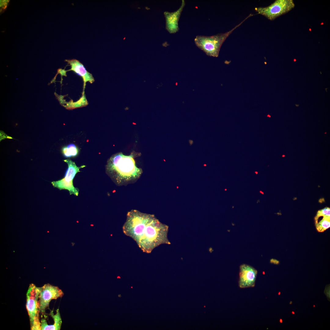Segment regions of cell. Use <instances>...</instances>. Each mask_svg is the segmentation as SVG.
Instances as JSON below:
<instances>
[{"mask_svg":"<svg viewBox=\"0 0 330 330\" xmlns=\"http://www.w3.org/2000/svg\"><path fill=\"white\" fill-rule=\"evenodd\" d=\"M323 218L319 222L315 223L317 230L319 232H324L330 227V216H322Z\"/></svg>","mask_w":330,"mask_h":330,"instance_id":"12","label":"cell"},{"mask_svg":"<svg viewBox=\"0 0 330 330\" xmlns=\"http://www.w3.org/2000/svg\"><path fill=\"white\" fill-rule=\"evenodd\" d=\"M283 156V157H284V156H284V155H283V156Z\"/></svg>","mask_w":330,"mask_h":330,"instance_id":"23","label":"cell"},{"mask_svg":"<svg viewBox=\"0 0 330 330\" xmlns=\"http://www.w3.org/2000/svg\"><path fill=\"white\" fill-rule=\"evenodd\" d=\"M292 314H295V312H294L293 311H292Z\"/></svg>","mask_w":330,"mask_h":330,"instance_id":"20","label":"cell"},{"mask_svg":"<svg viewBox=\"0 0 330 330\" xmlns=\"http://www.w3.org/2000/svg\"><path fill=\"white\" fill-rule=\"evenodd\" d=\"M134 153L128 155L119 152L112 155L105 165L106 174L118 186L126 185L135 182L143 171L136 165Z\"/></svg>","mask_w":330,"mask_h":330,"instance_id":"2","label":"cell"},{"mask_svg":"<svg viewBox=\"0 0 330 330\" xmlns=\"http://www.w3.org/2000/svg\"><path fill=\"white\" fill-rule=\"evenodd\" d=\"M67 163L68 168L66 172L65 176L62 179L56 181H53L51 183L54 187L60 190L67 189L69 192L70 194H74L78 196L79 189L75 188L73 185V179L76 174L80 172L79 169L85 167V165L80 167H77L75 162L70 159L64 160Z\"/></svg>","mask_w":330,"mask_h":330,"instance_id":"6","label":"cell"},{"mask_svg":"<svg viewBox=\"0 0 330 330\" xmlns=\"http://www.w3.org/2000/svg\"><path fill=\"white\" fill-rule=\"evenodd\" d=\"M189 143L190 144V145H192V144L193 143V141L192 140H189Z\"/></svg>","mask_w":330,"mask_h":330,"instance_id":"17","label":"cell"},{"mask_svg":"<svg viewBox=\"0 0 330 330\" xmlns=\"http://www.w3.org/2000/svg\"><path fill=\"white\" fill-rule=\"evenodd\" d=\"M62 152L65 157H69L76 156L78 153V150L75 145L71 144L63 148Z\"/></svg>","mask_w":330,"mask_h":330,"instance_id":"13","label":"cell"},{"mask_svg":"<svg viewBox=\"0 0 330 330\" xmlns=\"http://www.w3.org/2000/svg\"><path fill=\"white\" fill-rule=\"evenodd\" d=\"M123 230L145 252L150 253L160 244L170 243L167 237V226L160 222L154 215L137 210L127 213Z\"/></svg>","mask_w":330,"mask_h":330,"instance_id":"1","label":"cell"},{"mask_svg":"<svg viewBox=\"0 0 330 330\" xmlns=\"http://www.w3.org/2000/svg\"><path fill=\"white\" fill-rule=\"evenodd\" d=\"M257 271L252 266L243 264L240 267L238 285L240 288L254 287Z\"/></svg>","mask_w":330,"mask_h":330,"instance_id":"8","label":"cell"},{"mask_svg":"<svg viewBox=\"0 0 330 330\" xmlns=\"http://www.w3.org/2000/svg\"><path fill=\"white\" fill-rule=\"evenodd\" d=\"M65 61L71 67L68 71H72L82 78L84 82L83 93L84 92L86 82H88L92 84L95 81L92 75L86 71L83 65L78 60L72 59L65 60Z\"/></svg>","mask_w":330,"mask_h":330,"instance_id":"10","label":"cell"},{"mask_svg":"<svg viewBox=\"0 0 330 330\" xmlns=\"http://www.w3.org/2000/svg\"><path fill=\"white\" fill-rule=\"evenodd\" d=\"M185 5V1L182 0L181 5L177 10L171 13L167 11L164 12L166 19V29L170 33H175L179 31L178 21Z\"/></svg>","mask_w":330,"mask_h":330,"instance_id":"9","label":"cell"},{"mask_svg":"<svg viewBox=\"0 0 330 330\" xmlns=\"http://www.w3.org/2000/svg\"><path fill=\"white\" fill-rule=\"evenodd\" d=\"M280 292H279V293H278V295H280Z\"/></svg>","mask_w":330,"mask_h":330,"instance_id":"21","label":"cell"},{"mask_svg":"<svg viewBox=\"0 0 330 330\" xmlns=\"http://www.w3.org/2000/svg\"><path fill=\"white\" fill-rule=\"evenodd\" d=\"M280 323H281L283 321H282V319H280Z\"/></svg>","mask_w":330,"mask_h":330,"instance_id":"18","label":"cell"},{"mask_svg":"<svg viewBox=\"0 0 330 330\" xmlns=\"http://www.w3.org/2000/svg\"><path fill=\"white\" fill-rule=\"evenodd\" d=\"M324 216H330V208L326 207L322 209L319 210L314 218V219H317L320 217Z\"/></svg>","mask_w":330,"mask_h":330,"instance_id":"14","label":"cell"},{"mask_svg":"<svg viewBox=\"0 0 330 330\" xmlns=\"http://www.w3.org/2000/svg\"><path fill=\"white\" fill-rule=\"evenodd\" d=\"M0 1H1V2H0L1 7L2 8H3V9H4V8H6V6H7V3L9 2L8 1H6V0L1 1V0Z\"/></svg>","mask_w":330,"mask_h":330,"instance_id":"15","label":"cell"},{"mask_svg":"<svg viewBox=\"0 0 330 330\" xmlns=\"http://www.w3.org/2000/svg\"><path fill=\"white\" fill-rule=\"evenodd\" d=\"M292 301H290V302H289V304H292Z\"/></svg>","mask_w":330,"mask_h":330,"instance_id":"19","label":"cell"},{"mask_svg":"<svg viewBox=\"0 0 330 330\" xmlns=\"http://www.w3.org/2000/svg\"><path fill=\"white\" fill-rule=\"evenodd\" d=\"M271 263H274L275 264H277L279 263V262L276 260L272 259L270 261Z\"/></svg>","mask_w":330,"mask_h":330,"instance_id":"16","label":"cell"},{"mask_svg":"<svg viewBox=\"0 0 330 330\" xmlns=\"http://www.w3.org/2000/svg\"><path fill=\"white\" fill-rule=\"evenodd\" d=\"M295 6L293 0H276L269 6L255 8V9L258 14L273 20L288 13Z\"/></svg>","mask_w":330,"mask_h":330,"instance_id":"5","label":"cell"},{"mask_svg":"<svg viewBox=\"0 0 330 330\" xmlns=\"http://www.w3.org/2000/svg\"><path fill=\"white\" fill-rule=\"evenodd\" d=\"M315 307V305H314V306H313V307Z\"/></svg>","mask_w":330,"mask_h":330,"instance_id":"22","label":"cell"},{"mask_svg":"<svg viewBox=\"0 0 330 330\" xmlns=\"http://www.w3.org/2000/svg\"><path fill=\"white\" fill-rule=\"evenodd\" d=\"M252 16L251 14H250L240 23L226 33L210 36L197 35L194 39L196 46L207 55L214 57H218L221 46L226 39L235 29Z\"/></svg>","mask_w":330,"mask_h":330,"instance_id":"3","label":"cell"},{"mask_svg":"<svg viewBox=\"0 0 330 330\" xmlns=\"http://www.w3.org/2000/svg\"><path fill=\"white\" fill-rule=\"evenodd\" d=\"M50 315L54 321V323L48 325L45 319L42 318L41 321V330H60L62 323L61 317L59 309L56 310V313L54 314L53 310H50Z\"/></svg>","mask_w":330,"mask_h":330,"instance_id":"11","label":"cell"},{"mask_svg":"<svg viewBox=\"0 0 330 330\" xmlns=\"http://www.w3.org/2000/svg\"><path fill=\"white\" fill-rule=\"evenodd\" d=\"M39 291L40 287L31 284L29 285L26 293V307L31 330H41L39 303Z\"/></svg>","mask_w":330,"mask_h":330,"instance_id":"4","label":"cell"},{"mask_svg":"<svg viewBox=\"0 0 330 330\" xmlns=\"http://www.w3.org/2000/svg\"><path fill=\"white\" fill-rule=\"evenodd\" d=\"M64 295L62 291L58 287L49 284L40 287L39 303L40 314L42 316H45L46 309L52 300L61 297Z\"/></svg>","mask_w":330,"mask_h":330,"instance_id":"7","label":"cell"}]
</instances>
